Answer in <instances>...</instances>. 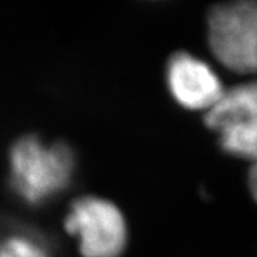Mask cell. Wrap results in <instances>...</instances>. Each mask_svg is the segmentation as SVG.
<instances>
[{
    "label": "cell",
    "mask_w": 257,
    "mask_h": 257,
    "mask_svg": "<svg viewBox=\"0 0 257 257\" xmlns=\"http://www.w3.org/2000/svg\"><path fill=\"white\" fill-rule=\"evenodd\" d=\"M74 156L63 143H46L37 136H25L12 146L9 179L22 200L39 206L53 200L73 179Z\"/></svg>",
    "instance_id": "6da1fadb"
},
{
    "label": "cell",
    "mask_w": 257,
    "mask_h": 257,
    "mask_svg": "<svg viewBox=\"0 0 257 257\" xmlns=\"http://www.w3.org/2000/svg\"><path fill=\"white\" fill-rule=\"evenodd\" d=\"M207 42L226 69L257 74V0H226L207 13Z\"/></svg>",
    "instance_id": "7a4b0ae2"
},
{
    "label": "cell",
    "mask_w": 257,
    "mask_h": 257,
    "mask_svg": "<svg viewBox=\"0 0 257 257\" xmlns=\"http://www.w3.org/2000/svg\"><path fill=\"white\" fill-rule=\"evenodd\" d=\"M64 229L77 240L83 257H120L127 244V224L119 207L96 196L72 203Z\"/></svg>",
    "instance_id": "3957f363"
},
{
    "label": "cell",
    "mask_w": 257,
    "mask_h": 257,
    "mask_svg": "<svg viewBox=\"0 0 257 257\" xmlns=\"http://www.w3.org/2000/svg\"><path fill=\"white\" fill-rule=\"evenodd\" d=\"M206 126L217 135L220 147L231 156L257 160V80L224 90L206 111Z\"/></svg>",
    "instance_id": "277c9868"
},
{
    "label": "cell",
    "mask_w": 257,
    "mask_h": 257,
    "mask_svg": "<svg viewBox=\"0 0 257 257\" xmlns=\"http://www.w3.org/2000/svg\"><path fill=\"white\" fill-rule=\"evenodd\" d=\"M166 83L172 97L189 110L209 111L224 93L210 64L187 52H177L169 59Z\"/></svg>",
    "instance_id": "5b68a950"
},
{
    "label": "cell",
    "mask_w": 257,
    "mask_h": 257,
    "mask_svg": "<svg viewBox=\"0 0 257 257\" xmlns=\"http://www.w3.org/2000/svg\"><path fill=\"white\" fill-rule=\"evenodd\" d=\"M0 257H52V253L35 234L13 231L0 237Z\"/></svg>",
    "instance_id": "8992f818"
},
{
    "label": "cell",
    "mask_w": 257,
    "mask_h": 257,
    "mask_svg": "<svg viewBox=\"0 0 257 257\" xmlns=\"http://www.w3.org/2000/svg\"><path fill=\"white\" fill-rule=\"evenodd\" d=\"M247 182H248V190H250V193H251L253 199L257 202V160L256 162H253V166H251V167H250V170H248Z\"/></svg>",
    "instance_id": "52a82bcc"
}]
</instances>
